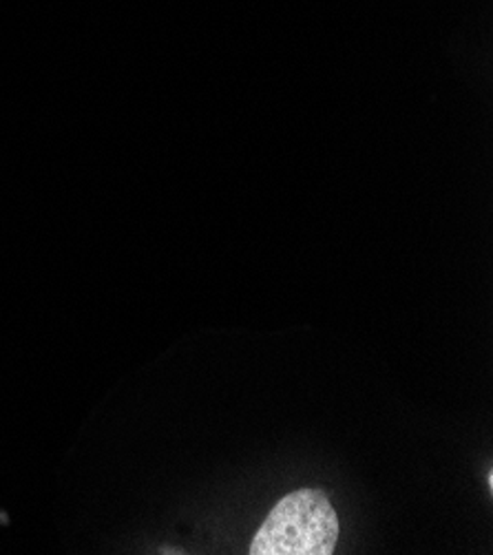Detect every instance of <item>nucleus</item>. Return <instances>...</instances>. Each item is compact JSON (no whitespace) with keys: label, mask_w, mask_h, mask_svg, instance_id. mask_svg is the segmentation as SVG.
I'll return each instance as SVG.
<instances>
[{"label":"nucleus","mask_w":493,"mask_h":555,"mask_svg":"<svg viewBox=\"0 0 493 555\" xmlns=\"http://www.w3.org/2000/svg\"><path fill=\"white\" fill-rule=\"evenodd\" d=\"M339 516L319 489H299L272 507L250 542V555H333Z\"/></svg>","instance_id":"nucleus-1"}]
</instances>
